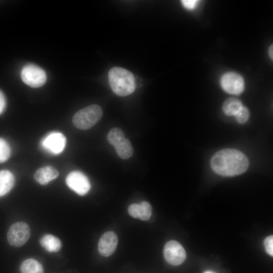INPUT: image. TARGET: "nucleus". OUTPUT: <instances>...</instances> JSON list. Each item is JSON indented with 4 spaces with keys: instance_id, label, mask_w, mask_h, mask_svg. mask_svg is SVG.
<instances>
[{
    "instance_id": "1",
    "label": "nucleus",
    "mask_w": 273,
    "mask_h": 273,
    "mask_svg": "<svg viewBox=\"0 0 273 273\" xmlns=\"http://www.w3.org/2000/svg\"><path fill=\"white\" fill-rule=\"evenodd\" d=\"M249 165L247 157L234 149H224L216 152L210 160L212 169L218 175L234 176L244 173Z\"/></svg>"
},
{
    "instance_id": "2",
    "label": "nucleus",
    "mask_w": 273,
    "mask_h": 273,
    "mask_svg": "<svg viewBox=\"0 0 273 273\" xmlns=\"http://www.w3.org/2000/svg\"><path fill=\"white\" fill-rule=\"evenodd\" d=\"M108 81L112 91L120 97L131 94L135 88L133 74L122 67L112 68L108 72Z\"/></svg>"
},
{
    "instance_id": "3",
    "label": "nucleus",
    "mask_w": 273,
    "mask_h": 273,
    "mask_svg": "<svg viewBox=\"0 0 273 273\" xmlns=\"http://www.w3.org/2000/svg\"><path fill=\"white\" fill-rule=\"evenodd\" d=\"M102 115L103 110L100 106L91 105L77 111L72 118V123L79 129L87 130L96 125Z\"/></svg>"
},
{
    "instance_id": "4",
    "label": "nucleus",
    "mask_w": 273,
    "mask_h": 273,
    "mask_svg": "<svg viewBox=\"0 0 273 273\" xmlns=\"http://www.w3.org/2000/svg\"><path fill=\"white\" fill-rule=\"evenodd\" d=\"M21 76L23 81L32 87H40L47 80L45 71L39 67L30 64L22 68Z\"/></svg>"
},
{
    "instance_id": "5",
    "label": "nucleus",
    "mask_w": 273,
    "mask_h": 273,
    "mask_svg": "<svg viewBox=\"0 0 273 273\" xmlns=\"http://www.w3.org/2000/svg\"><path fill=\"white\" fill-rule=\"evenodd\" d=\"M30 236V230L24 222H17L9 228L7 239L8 243L14 247H20L25 244Z\"/></svg>"
},
{
    "instance_id": "6",
    "label": "nucleus",
    "mask_w": 273,
    "mask_h": 273,
    "mask_svg": "<svg viewBox=\"0 0 273 273\" xmlns=\"http://www.w3.org/2000/svg\"><path fill=\"white\" fill-rule=\"evenodd\" d=\"M163 255L166 261L172 265L181 264L186 257V253L183 246L174 240L169 241L165 244Z\"/></svg>"
},
{
    "instance_id": "7",
    "label": "nucleus",
    "mask_w": 273,
    "mask_h": 273,
    "mask_svg": "<svg viewBox=\"0 0 273 273\" xmlns=\"http://www.w3.org/2000/svg\"><path fill=\"white\" fill-rule=\"evenodd\" d=\"M66 183L70 189L80 196L86 194L90 189L88 178L79 171L70 172L66 177Z\"/></svg>"
},
{
    "instance_id": "8",
    "label": "nucleus",
    "mask_w": 273,
    "mask_h": 273,
    "mask_svg": "<svg viewBox=\"0 0 273 273\" xmlns=\"http://www.w3.org/2000/svg\"><path fill=\"white\" fill-rule=\"evenodd\" d=\"M220 83L222 89L232 95H239L244 89V81L243 77L234 72H229L221 77Z\"/></svg>"
},
{
    "instance_id": "9",
    "label": "nucleus",
    "mask_w": 273,
    "mask_h": 273,
    "mask_svg": "<svg viewBox=\"0 0 273 273\" xmlns=\"http://www.w3.org/2000/svg\"><path fill=\"white\" fill-rule=\"evenodd\" d=\"M66 143V139L63 133L53 132L43 139L41 145L48 152L54 154H58L64 150Z\"/></svg>"
},
{
    "instance_id": "10",
    "label": "nucleus",
    "mask_w": 273,
    "mask_h": 273,
    "mask_svg": "<svg viewBox=\"0 0 273 273\" xmlns=\"http://www.w3.org/2000/svg\"><path fill=\"white\" fill-rule=\"evenodd\" d=\"M118 243L116 234L112 231L107 232L100 238L98 243L100 254L105 257L111 255L115 251Z\"/></svg>"
},
{
    "instance_id": "11",
    "label": "nucleus",
    "mask_w": 273,
    "mask_h": 273,
    "mask_svg": "<svg viewBox=\"0 0 273 273\" xmlns=\"http://www.w3.org/2000/svg\"><path fill=\"white\" fill-rule=\"evenodd\" d=\"M59 175L58 170L52 166H46L36 170L34 177L35 180L42 185H47Z\"/></svg>"
},
{
    "instance_id": "12",
    "label": "nucleus",
    "mask_w": 273,
    "mask_h": 273,
    "mask_svg": "<svg viewBox=\"0 0 273 273\" xmlns=\"http://www.w3.org/2000/svg\"><path fill=\"white\" fill-rule=\"evenodd\" d=\"M15 178L13 173L9 170L0 171V197L7 194L13 187Z\"/></svg>"
},
{
    "instance_id": "13",
    "label": "nucleus",
    "mask_w": 273,
    "mask_h": 273,
    "mask_svg": "<svg viewBox=\"0 0 273 273\" xmlns=\"http://www.w3.org/2000/svg\"><path fill=\"white\" fill-rule=\"evenodd\" d=\"M39 243L43 248L50 252H58L62 246L60 240L51 234L45 235L42 237Z\"/></svg>"
},
{
    "instance_id": "14",
    "label": "nucleus",
    "mask_w": 273,
    "mask_h": 273,
    "mask_svg": "<svg viewBox=\"0 0 273 273\" xmlns=\"http://www.w3.org/2000/svg\"><path fill=\"white\" fill-rule=\"evenodd\" d=\"M114 147L118 156L123 159H127L133 155V150L131 144L125 138L118 142Z\"/></svg>"
},
{
    "instance_id": "15",
    "label": "nucleus",
    "mask_w": 273,
    "mask_h": 273,
    "mask_svg": "<svg viewBox=\"0 0 273 273\" xmlns=\"http://www.w3.org/2000/svg\"><path fill=\"white\" fill-rule=\"evenodd\" d=\"M243 106L242 103L240 100L237 98L230 97L224 101L222 109L225 115L232 116H235Z\"/></svg>"
},
{
    "instance_id": "16",
    "label": "nucleus",
    "mask_w": 273,
    "mask_h": 273,
    "mask_svg": "<svg viewBox=\"0 0 273 273\" xmlns=\"http://www.w3.org/2000/svg\"><path fill=\"white\" fill-rule=\"evenodd\" d=\"M20 271L21 273H43V268L37 260L29 258L22 262Z\"/></svg>"
},
{
    "instance_id": "17",
    "label": "nucleus",
    "mask_w": 273,
    "mask_h": 273,
    "mask_svg": "<svg viewBox=\"0 0 273 273\" xmlns=\"http://www.w3.org/2000/svg\"><path fill=\"white\" fill-rule=\"evenodd\" d=\"M124 138H125L124 132L118 127L111 128L107 135L108 143L113 146Z\"/></svg>"
},
{
    "instance_id": "18",
    "label": "nucleus",
    "mask_w": 273,
    "mask_h": 273,
    "mask_svg": "<svg viewBox=\"0 0 273 273\" xmlns=\"http://www.w3.org/2000/svg\"><path fill=\"white\" fill-rule=\"evenodd\" d=\"M152 213V208L149 203L143 201L139 204L138 218L142 220L150 219Z\"/></svg>"
},
{
    "instance_id": "19",
    "label": "nucleus",
    "mask_w": 273,
    "mask_h": 273,
    "mask_svg": "<svg viewBox=\"0 0 273 273\" xmlns=\"http://www.w3.org/2000/svg\"><path fill=\"white\" fill-rule=\"evenodd\" d=\"M11 148L7 142L0 138V163L6 161L10 157Z\"/></svg>"
},
{
    "instance_id": "20",
    "label": "nucleus",
    "mask_w": 273,
    "mask_h": 273,
    "mask_svg": "<svg viewBox=\"0 0 273 273\" xmlns=\"http://www.w3.org/2000/svg\"><path fill=\"white\" fill-rule=\"evenodd\" d=\"M234 116L238 123L243 124L248 121L250 112L247 107L243 106Z\"/></svg>"
},
{
    "instance_id": "21",
    "label": "nucleus",
    "mask_w": 273,
    "mask_h": 273,
    "mask_svg": "<svg viewBox=\"0 0 273 273\" xmlns=\"http://www.w3.org/2000/svg\"><path fill=\"white\" fill-rule=\"evenodd\" d=\"M264 245L266 252L270 256H273V236L266 237L264 241Z\"/></svg>"
},
{
    "instance_id": "22",
    "label": "nucleus",
    "mask_w": 273,
    "mask_h": 273,
    "mask_svg": "<svg viewBox=\"0 0 273 273\" xmlns=\"http://www.w3.org/2000/svg\"><path fill=\"white\" fill-rule=\"evenodd\" d=\"M139 204L133 203L130 205L128 208L129 214L132 217L138 218Z\"/></svg>"
},
{
    "instance_id": "23",
    "label": "nucleus",
    "mask_w": 273,
    "mask_h": 273,
    "mask_svg": "<svg viewBox=\"0 0 273 273\" xmlns=\"http://www.w3.org/2000/svg\"><path fill=\"white\" fill-rule=\"evenodd\" d=\"M197 2V1L194 0H183L181 1V3L186 8L192 10L195 7Z\"/></svg>"
},
{
    "instance_id": "24",
    "label": "nucleus",
    "mask_w": 273,
    "mask_h": 273,
    "mask_svg": "<svg viewBox=\"0 0 273 273\" xmlns=\"http://www.w3.org/2000/svg\"><path fill=\"white\" fill-rule=\"evenodd\" d=\"M6 106V100L3 93L0 90V114H1L5 109Z\"/></svg>"
},
{
    "instance_id": "25",
    "label": "nucleus",
    "mask_w": 273,
    "mask_h": 273,
    "mask_svg": "<svg viewBox=\"0 0 273 273\" xmlns=\"http://www.w3.org/2000/svg\"><path fill=\"white\" fill-rule=\"evenodd\" d=\"M268 54L271 60H273V46L271 44L268 49Z\"/></svg>"
},
{
    "instance_id": "26",
    "label": "nucleus",
    "mask_w": 273,
    "mask_h": 273,
    "mask_svg": "<svg viewBox=\"0 0 273 273\" xmlns=\"http://www.w3.org/2000/svg\"><path fill=\"white\" fill-rule=\"evenodd\" d=\"M204 273H215V272H214L212 271H206L205 272H204Z\"/></svg>"
}]
</instances>
